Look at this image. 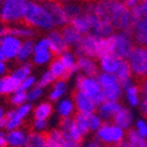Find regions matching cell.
Returning <instances> with one entry per match:
<instances>
[{
	"instance_id": "6da1fadb",
	"label": "cell",
	"mask_w": 147,
	"mask_h": 147,
	"mask_svg": "<svg viewBox=\"0 0 147 147\" xmlns=\"http://www.w3.org/2000/svg\"><path fill=\"white\" fill-rule=\"evenodd\" d=\"M90 12L96 17L107 19L112 22L114 28L120 31H132L134 20L132 11L121 0H101V1L90 6Z\"/></svg>"
},
{
	"instance_id": "7a4b0ae2",
	"label": "cell",
	"mask_w": 147,
	"mask_h": 147,
	"mask_svg": "<svg viewBox=\"0 0 147 147\" xmlns=\"http://www.w3.org/2000/svg\"><path fill=\"white\" fill-rule=\"evenodd\" d=\"M22 20L26 25L44 30H51L54 26L53 18L46 6H41L36 3H27Z\"/></svg>"
},
{
	"instance_id": "3957f363",
	"label": "cell",
	"mask_w": 147,
	"mask_h": 147,
	"mask_svg": "<svg viewBox=\"0 0 147 147\" xmlns=\"http://www.w3.org/2000/svg\"><path fill=\"white\" fill-rule=\"evenodd\" d=\"M126 139V131L114 122H102V125L95 132V140L104 146L117 147Z\"/></svg>"
},
{
	"instance_id": "277c9868",
	"label": "cell",
	"mask_w": 147,
	"mask_h": 147,
	"mask_svg": "<svg viewBox=\"0 0 147 147\" xmlns=\"http://www.w3.org/2000/svg\"><path fill=\"white\" fill-rule=\"evenodd\" d=\"M76 87L78 91L91 96L98 105L101 104L105 100L102 88L100 86L99 81H98L96 77L84 76L80 73V74H78L76 78Z\"/></svg>"
},
{
	"instance_id": "5b68a950",
	"label": "cell",
	"mask_w": 147,
	"mask_h": 147,
	"mask_svg": "<svg viewBox=\"0 0 147 147\" xmlns=\"http://www.w3.org/2000/svg\"><path fill=\"white\" fill-rule=\"evenodd\" d=\"M96 79L102 88L106 100H117V101L120 100L122 93H124V87H122V85L120 84L115 74L100 72L98 73Z\"/></svg>"
},
{
	"instance_id": "8992f818",
	"label": "cell",
	"mask_w": 147,
	"mask_h": 147,
	"mask_svg": "<svg viewBox=\"0 0 147 147\" xmlns=\"http://www.w3.org/2000/svg\"><path fill=\"white\" fill-rule=\"evenodd\" d=\"M26 5V0H4L0 8V19L6 24H13L22 20Z\"/></svg>"
},
{
	"instance_id": "52a82bcc",
	"label": "cell",
	"mask_w": 147,
	"mask_h": 147,
	"mask_svg": "<svg viewBox=\"0 0 147 147\" xmlns=\"http://www.w3.org/2000/svg\"><path fill=\"white\" fill-rule=\"evenodd\" d=\"M76 53L78 57L88 55L94 59H100L102 57V38L93 33L85 34L81 42L76 47Z\"/></svg>"
},
{
	"instance_id": "ba28073f",
	"label": "cell",
	"mask_w": 147,
	"mask_h": 147,
	"mask_svg": "<svg viewBox=\"0 0 147 147\" xmlns=\"http://www.w3.org/2000/svg\"><path fill=\"white\" fill-rule=\"evenodd\" d=\"M113 39V54L120 59H128L134 50V44L129 31H121L118 34H112Z\"/></svg>"
},
{
	"instance_id": "9c48e42d",
	"label": "cell",
	"mask_w": 147,
	"mask_h": 147,
	"mask_svg": "<svg viewBox=\"0 0 147 147\" xmlns=\"http://www.w3.org/2000/svg\"><path fill=\"white\" fill-rule=\"evenodd\" d=\"M132 73L139 78H147V47L137 46L127 59Z\"/></svg>"
},
{
	"instance_id": "30bf717a",
	"label": "cell",
	"mask_w": 147,
	"mask_h": 147,
	"mask_svg": "<svg viewBox=\"0 0 147 147\" xmlns=\"http://www.w3.org/2000/svg\"><path fill=\"white\" fill-rule=\"evenodd\" d=\"M60 131L64 133V136L66 137V139L74 141V142H81V140L84 139V133L80 131V128L78 127L77 122L73 117L69 118H64L60 121V126H59Z\"/></svg>"
},
{
	"instance_id": "8fae6325",
	"label": "cell",
	"mask_w": 147,
	"mask_h": 147,
	"mask_svg": "<svg viewBox=\"0 0 147 147\" xmlns=\"http://www.w3.org/2000/svg\"><path fill=\"white\" fill-rule=\"evenodd\" d=\"M73 101H74L76 109L78 113L91 114V113H94L98 109V104L92 98L78 90L73 94Z\"/></svg>"
},
{
	"instance_id": "7c38bea8",
	"label": "cell",
	"mask_w": 147,
	"mask_h": 147,
	"mask_svg": "<svg viewBox=\"0 0 147 147\" xmlns=\"http://www.w3.org/2000/svg\"><path fill=\"white\" fill-rule=\"evenodd\" d=\"M22 41L20 38L13 35V34H5L0 38V47L3 48V51L6 55V59H14L18 55V52L21 47Z\"/></svg>"
},
{
	"instance_id": "4fadbf2b",
	"label": "cell",
	"mask_w": 147,
	"mask_h": 147,
	"mask_svg": "<svg viewBox=\"0 0 147 147\" xmlns=\"http://www.w3.org/2000/svg\"><path fill=\"white\" fill-rule=\"evenodd\" d=\"M90 13V17H91V22H92V30L91 32L100 38H105V36H108L113 34V30H114V26L112 25V22L107 20V19H104V18H99L96 17L94 13L92 12L87 11Z\"/></svg>"
},
{
	"instance_id": "5bb4252c",
	"label": "cell",
	"mask_w": 147,
	"mask_h": 147,
	"mask_svg": "<svg viewBox=\"0 0 147 147\" xmlns=\"http://www.w3.org/2000/svg\"><path fill=\"white\" fill-rule=\"evenodd\" d=\"M46 8L53 18L54 26H63L69 22V18L65 11V7L60 4L59 0H47Z\"/></svg>"
},
{
	"instance_id": "9a60e30c",
	"label": "cell",
	"mask_w": 147,
	"mask_h": 147,
	"mask_svg": "<svg viewBox=\"0 0 147 147\" xmlns=\"http://www.w3.org/2000/svg\"><path fill=\"white\" fill-rule=\"evenodd\" d=\"M122 106L120 105L119 101L117 100H104L101 104L98 105V114L100 115V118L104 121H108V120H113L114 115L119 112V109Z\"/></svg>"
},
{
	"instance_id": "2e32d148",
	"label": "cell",
	"mask_w": 147,
	"mask_h": 147,
	"mask_svg": "<svg viewBox=\"0 0 147 147\" xmlns=\"http://www.w3.org/2000/svg\"><path fill=\"white\" fill-rule=\"evenodd\" d=\"M99 65L95 63L94 58L88 55H80L78 57V71L84 76L96 77L98 71H99Z\"/></svg>"
},
{
	"instance_id": "e0dca14e",
	"label": "cell",
	"mask_w": 147,
	"mask_h": 147,
	"mask_svg": "<svg viewBox=\"0 0 147 147\" xmlns=\"http://www.w3.org/2000/svg\"><path fill=\"white\" fill-rule=\"evenodd\" d=\"M48 40L51 42V51L53 52L54 55H61L64 52L67 51L68 45L64 39L63 32L59 31H52L50 34H48Z\"/></svg>"
},
{
	"instance_id": "ac0fdd59",
	"label": "cell",
	"mask_w": 147,
	"mask_h": 147,
	"mask_svg": "<svg viewBox=\"0 0 147 147\" xmlns=\"http://www.w3.org/2000/svg\"><path fill=\"white\" fill-rule=\"evenodd\" d=\"M121 60L119 57H117L115 54H106L104 57L100 58L99 61V67L101 69V72H106V73H111V74H115L118 72Z\"/></svg>"
},
{
	"instance_id": "d6986e66",
	"label": "cell",
	"mask_w": 147,
	"mask_h": 147,
	"mask_svg": "<svg viewBox=\"0 0 147 147\" xmlns=\"http://www.w3.org/2000/svg\"><path fill=\"white\" fill-rule=\"evenodd\" d=\"M113 122L117 124L118 126H120L121 128H124L125 131L131 129V127L133 126V122H134V117H133L132 111L129 108L121 107L119 109V112L114 115Z\"/></svg>"
},
{
	"instance_id": "ffe728a7",
	"label": "cell",
	"mask_w": 147,
	"mask_h": 147,
	"mask_svg": "<svg viewBox=\"0 0 147 147\" xmlns=\"http://www.w3.org/2000/svg\"><path fill=\"white\" fill-rule=\"evenodd\" d=\"M132 31L136 41L141 46L147 47V17H142L134 22Z\"/></svg>"
},
{
	"instance_id": "44dd1931",
	"label": "cell",
	"mask_w": 147,
	"mask_h": 147,
	"mask_svg": "<svg viewBox=\"0 0 147 147\" xmlns=\"http://www.w3.org/2000/svg\"><path fill=\"white\" fill-rule=\"evenodd\" d=\"M28 133L24 129L16 128L7 132V147H24L26 146Z\"/></svg>"
},
{
	"instance_id": "7402d4cb",
	"label": "cell",
	"mask_w": 147,
	"mask_h": 147,
	"mask_svg": "<svg viewBox=\"0 0 147 147\" xmlns=\"http://www.w3.org/2000/svg\"><path fill=\"white\" fill-rule=\"evenodd\" d=\"M69 22H71V26H73L78 32H80L82 35L90 33L91 30H92V22H91V17H90L88 12H86V13H84V14H80V16H77L74 18H72L69 20Z\"/></svg>"
},
{
	"instance_id": "603a6c76",
	"label": "cell",
	"mask_w": 147,
	"mask_h": 147,
	"mask_svg": "<svg viewBox=\"0 0 147 147\" xmlns=\"http://www.w3.org/2000/svg\"><path fill=\"white\" fill-rule=\"evenodd\" d=\"M124 93H125L126 102L131 107H137L140 105L141 98H142V92L139 86H137V85H134V84H131L127 87L124 88Z\"/></svg>"
},
{
	"instance_id": "cb8c5ba5",
	"label": "cell",
	"mask_w": 147,
	"mask_h": 147,
	"mask_svg": "<svg viewBox=\"0 0 147 147\" xmlns=\"http://www.w3.org/2000/svg\"><path fill=\"white\" fill-rule=\"evenodd\" d=\"M77 109L74 101H73V98L72 99L71 98H61L57 104V113L61 119L73 117Z\"/></svg>"
},
{
	"instance_id": "d4e9b609",
	"label": "cell",
	"mask_w": 147,
	"mask_h": 147,
	"mask_svg": "<svg viewBox=\"0 0 147 147\" xmlns=\"http://www.w3.org/2000/svg\"><path fill=\"white\" fill-rule=\"evenodd\" d=\"M47 144L46 147H67L68 139L64 136V133L60 131V128L52 129L46 134Z\"/></svg>"
},
{
	"instance_id": "484cf974",
	"label": "cell",
	"mask_w": 147,
	"mask_h": 147,
	"mask_svg": "<svg viewBox=\"0 0 147 147\" xmlns=\"http://www.w3.org/2000/svg\"><path fill=\"white\" fill-rule=\"evenodd\" d=\"M132 74H133V73H132V69H131L128 60L122 59L121 64H120V67H119L118 72L115 73V76H117L118 80L120 81V84L122 85V87H124V88L132 84Z\"/></svg>"
},
{
	"instance_id": "4316f807",
	"label": "cell",
	"mask_w": 147,
	"mask_h": 147,
	"mask_svg": "<svg viewBox=\"0 0 147 147\" xmlns=\"http://www.w3.org/2000/svg\"><path fill=\"white\" fill-rule=\"evenodd\" d=\"M19 81L13 76H3L0 78V94L6 95L16 92L19 87Z\"/></svg>"
},
{
	"instance_id": "83f0119b",
	"label": "cell",
	"mask_w": 147,
	"mask_h": 147,
	"mask_svg": "<svg viewBox=\"0 0 147 147\" xmlns=\"http://www.w3.org/2000/svg\"><path fill=\"white\" fill-rule=\"evenodd\" d=\"M63 35H64V39L67 42L68 47L72 46V47H74V48L81 42L82 36H84L80 32H78L73 26H66L63 30Z\"/></svg>"
},
{
	"instance_id": "f1b7e54d",
	"label": "cell",
	"mask_w": 147,
	"mask_h": 147,
	"mask_svg": "<svg viewBox=\"0 0 147 147\" xmlns=\"http://www.w3.org/2000/svg\"><path fill=\"white\" fill-rule=\"evenodd\" d=\"M67 92V82L66 79H58L55 80L53 87L48 94V98H50L51 101H55L58 102L61 98H63Z\"/></svg>"
},
{
	"instance_id": "f546056e",
	"label": "cell",
	"mask_w": 147,
	"mask_h": 147,
	"mask_svg": "<svg viewBox=\"0 0 147 147\" xmlns=\"http://www.w3.org/2000/svg\"><path fill=\"white\" fill-rule=\"evenodd\" d=\"M50 71L53 73V76L55 77V79H67L69 78V73H68V69L67 67L65 66V64L63 63V60L59 58L54 59L52 63H51V66H50Z\"/></svg>"
},
{
	"instance_id": "4dcf8cb0",
	"label": "cell",
	"mask_w": 147,
	"mask_h": 147,
	"mask_svg": "<svg viewBox=\"0 0 147 147\" xmlns=\"http://www.w3.org/2000/svg\"><path fill=\"white\" fill-rule=\"evenodd\" d=\"M59 57H60L61 60H63V63L65 64V66L67 67L68 73H69V77L74 74L76 72H79L78 71V58H77V55L73 52L66 51V52H64L63 54L59 55Z\"/></svg>"
},
{
	"instance_id": "1f68e13d",
	"label": "cell",
	"mask_w": 147,
	"mask_h": 147,
	"mask_svg": "<svg viewBox=\"0 0 147 147\" xmlns=\"http://www.w3.org/2000/svg\"><path fill=\"white\" fill-rule=\"evenodd\" d=\"M25 120L19 113L17 109H13V111H9L6 113V126L5 129L6 131H11V129H16L19 128L22 124V121Z\"/></svg>"
},
{
	"instance_id": "d6a6232c",
	"label": "cell",
	"mask_w": 147,
	"mask_h": 147,
	"mask_svg": "<svg viewBox=\"0 0 147 147\" xmlns=\"http://www.w3.org/2000/svg\"><path fill=\"white\" fill-rule=\"evenodd\" d=\"M46 144H47V138L46 134H44V132L34 131L28 133L27 142H26L27 147H46Z\"/></svg>"
},
{
	"instance_id": "836d02e7",
	"label": "cell",
	"mask_w": 147,
	"mask_h": 147,
	"mask_svg": "<svg viewBox=\"0 0 147 147\" xmlns=\"http://www.w3.org/2000/svg\"><path fill=\"white\" fill-rule=\"evenodd\" d=\"M34 45L35 44L32 40H26L21 44V47L17 55V59L20 63H25V61H27L32 57V54L34 53Z\"/></svg>"
},
{
	"instance_id": "e575fe53",
	"label": "cell",
	"mask_w": 147,
	"mask_h": 147,
	"mask_svg": "<svg viewBox=\"0 0 147 147\" xmlns=\"http://www.w3.org/2000/svg\"><path fill=\"white\" fill-rule=\"evenodd\" d=\"M53 113V106L50 102H40L33 109V115L36 119H48Z\"/></svg>"
},
{
	"instance_id": "d590c367",
	"label": "cell",
	"mask_w": 147,
	"mask_h": 147,
	"mask_svg": "<svg viewBox=\"0 0 147 147\" xmlns=\"http://www.w3.org/2000/svg\"><path fill=\"white\" fill-rule=\"evenodd\" d=\"M126 140L131 147H147V140L141 138L134 128H131L127 131Z\"/></svg>"
},
{
	"instance_id": "8d00e7d4",
	"label": "cell",
	"mask_w": 147,
	"mask_h": 147,
	"mask_svg": "<svg viewBox=\"0 0 147 147\" xmlns=\"http://www.w3.org/2000/svg\"><path fill=\"white\" fill-rule=\"evenodd\" d=\"M31 72H32V66L31 64H22L21 66H19L17 69H14L12 72V76H13L19 82H21L22 80H25L26 78H28L31 76Z\"/></svg>"
},
{
	"instance_id": "74e56055",
	"label": "cell",
	"mask_w": 147,
	"mask_h": 147,
	"mask_svg": "<svg viewBox=\"0 0 147 147\" xmlns=\"http://www.w3.org/2000/svg\"><path fill=\"white\" fill-rule=\"evenodd\" d=\"M53 52L51 50L48 51H38L33 53V61L36 65H46L47 63L52 61L53 58Z\"/></svg>"
},
{
	"instance_id": "f35d334b",
	"label": "cell",
	"mask_w": 147,
	"mask_h": 147,
	"mask_svg": "<svg viewBox=\"0 0 147 147\" xmlns=\"http://www.w3.org/2000/svg\"><path fill=\"white\" fill-rule=\"evenodd\" d=\"M8 33L18 36V38H31V36L34 35V31L32 28H30L27 25L8 28Z\"/></svg>"
},
{
	"instance_id": "ab89813d",
	"label": "cell",
	"mask_w": 147,
	"mask_h": 147,
	"mask_svg": "<svg viewBox=\"0 0 147 147\" xmlns=\"http://www.w3.org/2000/svg\"><path fill=\"white\" fill-rule=\"evenodd\" d=\"M74 120L77 122L78 127L80 128V131L84 133V136H86L87 133H90V120H88V114H82V113H78L74 115Z\"/></svg>"
},
{
	"instance_id": "60d3db41",
	"label": "cell",
	"mask_w": 147,
	"mask_h": 147,
	"mask_svg": "<svg viewBox=\"0 0 147 147\" xmlns=\"http://www.w3.org/2000/svg\"><path fill=\"white\" fill-rule=\"evenodd\" d=\"M132 16L134 22L142 17H147V0H141L140 4L132 7Z\"/></svg>"
},
{
	"instance_id": "b9f144b4",
	"label": "cell",
	"mask_w": 147,
	"mask_h": 147,
	"mask_svg": "<svg viewBox=\"0 0 147 147\" xmlns=\"http://www.w3.org/2000/svg\"><path fill=\"white\" fill-rule=\"evenodd\" d=\"M11 102L13 104L14 106H20L25 102H28L27 99V92H24V91H19L17 90L16 92H13L11 94Z\"/></svg>"
},
{
	"instance_id": "7bdbcfd3",
	"label": "cell",
	"mask_w": 147,
	"mask_h": 147,
	"mask_svg": "<svg viewBox=\"0 0 147 147\" xmlns=\"http://www.w3.org/2000/svg\"><path fill=\"white\" fill-rule=\"evenodd\" d=\"M55 77L53 76V73L48 69V71H46V72H44L42 73V76L39 78V80H36V85H39V86H41V87H47V86H50V85H52V84H54L55 82Z\"/></svg>"
},
{
	"instance_id": "ee69618b",
	"label": "cell",
	"mask_w": 147,
	"mask_h": 147,
	"mask_svg": "<svg viewBox=\"0 0 147 147\" xmlns=\"http://www.w3.org/2000/svg\"><path fill=\"white\" fill-rule=\"evenodd\" d=\"M44 94V87L39 86V85H35L34 87H32L30 91H27V99L28 102H34L36 100H39Z\"/></svg>"
},
{
	"instance_id": "f6af8a7d",
	"label": "cell",
	"mask_w": 147,
	"mask_h": 147,
	"mask_svg": "<svg viewBox=\"0 0 147 147\" xmlns=\"http://www.w3.org/2000/svg\"><path fill=\"white\" fill-rule=\"evenodd\" d=\"M88 120H90V131L91 132H96L98 128H99L104 122V120L100 118V115L96 114L95 112L88 114Z\"/></svg>"
},
{
	"instance_id": "bcb514c9",
	"label": "cell",
	"mask_w": 147,
	"mask_h": 147,
	"mask_svg": "<svg viewBox=\"0 0 147 147\" xmlns=\"http://www.w3.org/2000/svg\"><path fill=\"white\" fill-rule=\"evenodd\" d=\"M134 129L144 139L147 140V120L146 119H138L134 124Z\"/></svg>"
},
{
	"instance_id": "7dc6e473",
	"label": "cell",
	"mask_w": 147,
	"mask_h": 147,
	"mask_svg": "<svg viewBox=\"0 0 147 147\" xmlns=\"http://www.w3.org/2000/svg\"><path fill=\"white\" fill-rule=\"evenodd\" d=\"M35 85H36V79H35L33 76H30L28 78H26L25 80H22V81L19 84L18 90H19V91H24V92H27V91H30L32 87H34Z\"/></svg>"
},
{
	"instance_id": "c3c4849f",
	"label": "cell",
	"mask_w": 147,
	"mask_h": 147,
	"mask_svg": "<svg viewBox=\"0 0 147 147\" xmlns=\"http://www.w3.org/2000/svg\"><path fill=\"white\" fill-rule=\"evenodd\" d=\"M51 50V42L48 40V38L41 39L39 40L34 45V52H38V51H48Z\"/></svg>"
},
{
	"instance_id": "681fc988",
	"label": "cell",
	"mask_w": 147,
	"mask_h": 147,
	"mask_svg": "<svg viewBox=\"0 0 147 147\" xmlns=\"http://www.w3.org/2000/svg\"><path fill=\"white\" fill-rule=\"evenodd\" d=\"M47 119H36L34 118L33 121V128L36 132H45L47 128Z\"/></svg>"
},
{
	"instance_id": "f907efd6",
	"label": "cell",
	"mask_w": 147,
	"mask_h": 147,
	"mask_svg": "<svg viewBox=\"0 0 147 147\" xmlns=\"http://www.w3.org/2000/svg\"><path fill=\"white\" fill-rule=\"evenodd\" d=\"M0 147H7V133L0 129Z\"/></svg>"
},
{
	"instance_id": "816d5d0a",
	"label": "cell",
	"mask_w": 147,
	"mask_h": 147,
	"mask_svg": "<svg viewBox=\"0 0 147 147\" xmlns=\"http://www.w3.org/2000/svg\"><path fill=\"white\" fill-rule=\"evenodd\" d=\"M84 147H104V145L101 142H99L98 140H91V141H87L85 144Z\"/></svg>"
},
{
	"instance_id": "f5cc1de1",
	"label": "cell",
	"mask_w": 147,
	"mask_h": 147,
	"mask_svg": "<svg viewBox=\"0 0 147 147\" xmlns=\"http://www.w3.org/2000/svg\"><path fill=\"white\" fill-rule=\"evenodd\" d=\"M141 92H142V95H147V78L144 79V81L141 82Z\"/></svg>"
},
{
	"instance_id": "db71d44e",
	"label": "cell",
	"mask_w": 147,
	"mask_h": 147,
	"mask_svg": "<svg viewBox=\"0 0 147 147\" xmlns=\"http://www.w3.org/2000/svg\"><path fill=\"white\" fill-rule=\"evenodd\" d=\"M5 72H6V65L4 61H0V78L5 74Z\"/></svg>"
},
{
	"instance_id": "11a10c76",
	"label": "cell",
	"mask_w": 147,
	"mask_h": 147,
	"mask_svg": "<svg viewBox=\"0 0 147 147\" xmlns=\"http://www.w3.org/2000/svg\"><path fill=\"white\" fill-rule=\"evenodd\" d=\"M67 147H82V146H81L79 142H74V141H71V140H68Z\"/></svg>"
},
{
	"instance_id": "9f6ffc18",
	"label": "cell",
	"mask_w": 147,
	"mask_h": 147,
	"mask_svg": "<svg viewBox=\"0 0 147 147\" xmlns=\"http://www.w3.org/2000/svg\"><path fill=\"white\" fill-rule=\"evenodd\" d=\"M5 60H7L6 59V55H5L4 51H3V48L0 47V61H5Z\"/></svg>"
},
{
	"instance_id": "6f0895ef",
	"label": "cell",
	"mask_w": 147,
	"mask_h": 147,
	"mask_svg": "<svg viewBox=\"0 0 147 147\" xmlns=\"http://www.w3.org/2000/svg\"><path fill=\"white\" fill-rule=\"evenodd\" d=\"M8 33V28H5V27H0V38H1L3 35L7 34Z\"/></svg>"
},
{
	"instance_id": "680465c9",
	"label": "cell",
	"mask_w": 147,
	"mask_h": 147,
	"mask_svg": "<svg viewBox=\"0 0 147 147\" xmlns=\"http://www.w3.org/2000/svg\"><path fill=\"white\" fill-rule=\"evenodd\" d=\"M117 147H131V146H129V144L127 142V140H124L122 142H120V144H119Z\"/></svg>"
},
{
	"instance_id": "91938a15",
	"label": "cell",
	"mask_w": 147,
	"mask_h": 147,
	"mask_svg": "<svg viewBox=\"0 0 147 147\" xmlns=\"http://www.w3.org/2000/svg\"><path fill=\"white\" fill-rule=\"evenodd\" d=\"M5 114H6V113L4 112V109H3L1 107H0V120H1V119L5 117Z\"/></svg>"
},
{
	"instance_id": "94428289",
	"label": "cell",
	"mask_w": 147,
	"mask_h": 147,
	"mask_svg": "<svg viewBox=\"0 0 147 147\" xmlns=\"http://www.w3.org/2000/svg\"><path fill=\"white\" fill-rule=\"evenodd\" d=\"M3 3H4V0H0V8H1V6H3Z\"/></svg>"
},
{
	"instance_id": "6125c7cd",
	"label": "cell",
	"mask_w": 147,
	"mask_h": 147,
	"mask_svg": "<svg viewBox=\"0 0 147 147\" xmlns=\"http://www.w3.org/2000/svg\"><path fill=\"white\" fill-rule=\"evenodd\" d=\"M104 147H112V146H104Z\"/></svg>"
},
{
	"instance_id": "be15d7a7",
	"label": "cell",
	"mask_w": 147,
	"mask_h": 147,
	"mask_svg": "<svg viewBox=\"0 0 147 147\" xmlns=\"http://www.w3.org/2000/svg\"><path fill=\"white\" fill-rule=\"evenodd\" d=\"M41 1H47V0H41Z\"/></svg>"
},
{
	"instance_id": "e7e4bbea",
	"label": "cell",
	"mask_w": 147,
	"mask_h": 147,
	"mask_svg": "<svg viewBox=\"0 0 147 147\" xmlns=\"http://www.w3.org/2000/svg\"><path fill=\"white\" fill-rule=\"evenodd\" d=\"M24 147H27V146H24Z\"/></svg>"
}]
</instances>
